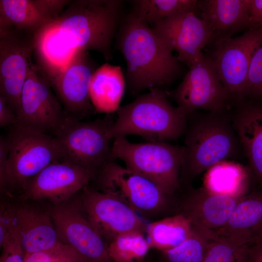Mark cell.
Masks as SVG:
<instances>
[{
    "mask_svg": "<svg viewBox=\"0 0 262 262\" xmlns=\"http://www.w3.org/2000/svg\"><path fill=\"white\" fill-rule=\"evenodd\" d=\"M143 262H145V261H143Z\"/></svg>",
    "mask_w": 262,
    "mask_h": 262,
    "instance_id": "38",
    "label": "cell"
},
{
    "mask_svg": "<svg viewBox=\"0 0 262 262\" xmlns=\"http://www.w3.org/2000/svg\"><path fill=\"white\" fill-rule=\"evenodd\" d=\"M262 98V45L256 51L249 66L243 100Z\"/></svg>",
    "mask_w": 262,
    "mask_h": 262,
    "instance_id": "32",
    "label": "cell"
},
{
    "mask_svg": "<svg viewBox=\"0 0 262 262\" xmlns=\"http://www.w3.org/2000/svg\"><path fill=\"white\" fill-rule=\"evenodd\" d=\"M96 69L88 51L78 50L61 71L52 77H47L67 115L80 119L95 109L90 99L89 90Z\"/></svg>",
    "mask_w": 262,
    "mask_h": 262,
    "instance_id": "16",
    "label": "cell"
},
{
    "mask_svg": "<svg viewBox=\"0 0 262 262\" xmlns=\"http://www.w3.org/2000/svg\"><path fill=\"white\" fill-rule=\"evenodd\" d=\"M245 195L219 193L205 186L191 188L179 202L176 214L185 216L195 229L213 236L226 225Z\"/></svg>",
    "mask_w": 262,
    "mask_h": 262,
    "instance_id": "17",
    "label": "cell"
},
{
    "mask_svg": "<svg viewBox=\"0 0 262 262\" xmlns=\"http://www.w3.org/2000/svg\"><path fill=\"white\" fill-rule=\"evenodd\" d=\"M17 116L6 100L0 96V126H13L16 123Z\"/></svg>",
    "mask_w": 262,
    "mask_h": 262,
    "instance_id": "36",
    "label": "cell"
},
{
    "mask_svg": "<svg viewBox=\"0 0 262 262\" xmlns=\"http://www.w3.org/2000/svg\"><path fill=\"white\" fill-rule=\"evenodd\" d=\"M262 45V23L214 46L209 57L234 104L243 100L250 63Z\"/></svg>",
    "mask_w": 262,
    "mask_h": 262,
    "instance_id": "10",
    "label": "cell"
},
{
    "mask_svg": "<svg viewBox=\"0 0 262 262\" xmlns=\"http://www.w3.org/2000/svg\"><path fill=\"white\" fill-rule=\"evenodd\" d=\"M220 163L208 171L205 187L215 192L231 195L247 193L249 174L233 163Z\"/></svg>",
    "mask_w": 262,
    "mask_h": 262,
    "instance_id": "26",
    "label": "cell"
},
{
    "mask_svg": "<svg viewBox=\"0 0 262 262\" xmlns=\"http://www.w3.org/2000/svg\"><path fill=\"white\" fill-rule=\"evenodd\" d=\"M238 262H262V241L245 244Z\"/></svg>",
    "mask_w": 262,
    "mask_h": 262,
    "instance_id": "35",
    "label": "cell"
},
{
    "mask_svg": "<svg viewBox=\"0 0 262 262\" xmlns=\"http://www.w3.org/2000/svg\"><path fill=\"white\" fill-rule=\"evenodd\" d=\"M26 262H86L71 246L60 242L44 251L25 255Z\"/></svg>",
    "mask_w": 262,
    "mask_h": 262,
    "instance_id": "31",
    "label": "cell"
},
{
    "mask_svg": "<svg viewBox=\"0 0 262 262\" xmlns=\"http://www.w3.org/2000/svg\"><path fill=\"white\" fill-rule=\"evenodd\" d=\"M13 218V203L1 201L0 208V246L10 235Z\"/></svg>",
    "mask_w": 262,
    "mask_h": 262,
    "instance_id": "34",
    "label": "cell"
},
{
    "mask_svg": "<svg viewBox=\"0 0 262 262\" xmlns=\"http://www.w3.org/2000/svg\"><path fill=\"white\" fill-rule=\"evenodd\" d=\"M67 4L66 0H0V32L33 34L58 16Z\"/></svg>",
    "mask_w": 262,
    "mask_h": 262,
    "instance_id": "20",
    "label": "cell"
},
{
    "mask_svg": "<svg viewBox=\"0 0 262 262\" xmlns=\"http://www.w3.org/2000/svg\"><path fill=\"white\" fill-rule=\"evenodd\" d=\"M12 127L7 137V171L0 180L1 194L9 196H19L28 181L49 164L61 161L54 137L16 123Z\"/></svg>",
    "mask_w": 262,
    "mask_h": 262,
    "instance_id": "5",
    "label": "cell"
},
{
    "mask_svg": "<svg viewBox=\"0 0 262 262\" xmlns=\"http://www.w3.org/2000/svg\"><path fill=\"white\" fill-rule=\"evenodd\" d=\"M197 0H136L132 1V11L148 25L182 12L197 13Z\"/></svg>",
    "mask_w": 262,
    "mask_h": 262,
    "instance_id": "27",
    "label": "cell"
},
{
    "mask_svg": "<svg viewBox=\"0 0 262 262\" xmlns=\"http://www.w3.org/2000/svg\"><path fill=\"white\" fill-rule=\"evenodd\" d=\"M145 233L132 231L121 234L108 244L112 262H143L150 249Z\"/></svg>",
    "mask_w": 262,
    "mask_h": 262,
    "instance_id": "28",
    "label": "cell"
},
{
    "mask_svg": "<svg viewBox=\"0 0 262 262\" xmlns=\"http://www.w3.org/2000/svg\"><path fill=\"white\" fill-rule=\"evenodd\" d=\"M194 231L190 222L177 213L148 224L147 239L150 248L163 251L179 246Z\"/></svg>",
    "mask_w": 262,
    "mask_h": 262,
    "instance_id": "25",
    "label": "cell"
},
{
    "mask_svg": "<svg viewBox=\"0 0 262 262\" xmlns=\"http://www.w3.org/2000/svg\"><path fill=\"white\" fill-rule=\"evenodd\" d=\"M213 234L243 244L262 241V191L243 196L226 225Z\"/></svg>",
    "mask_w": 262,
    "mask_h": 262,
    "instance_id": "23",
    "label": "cell"
},
{
    "mask_svg": "<svg viewBox=\"0 0 262 262\" xmlns=\"http://www.w3.org/2000/svg\"><path fill=\"white\" fill-rule=\"evenodd\" d=\"M51 87L45 73L32 62L20 96L16 124L46 133L56 131L67 115Z\"/></svg>",
    "mask_w": 262,
    "mask_h": 262,
    "instance_id": "12",
    "label": "cell"
},
{
    "mask_svg": "<svg viewBox=\"0 0 262 262\" xmlns=\"http://www.w3.org/2000/svg\"><path fill=\"white\" fill-rule=\"evenodd\" d=\"M251 27L262 23V0H247Z\"/></svg>",
    "mask_w": 262,
    "mask_h": 262,
    "instance_id": "37",
    "label": "cell"
},
{
    "mask_svg": "<svg viewBox=\"0 0 262 262\" xmlns=\"http://www.w3.org/2000/svg\"><path fill=\"white\" fill-rule=\"evenodd\" d=\"M21 32H0V96L16 115L33 50V41L22 37Z\"/></svg>",
    "mask_w": 262,
    "mask_h": 262,
    "instance_id": "18",
    "label": "cell"
},
{
    "mask_svg": "<svg viewBox=\"0 0 262 262\" xmlns=\"http://www.w3.org/2000/svg\"><path fill=\"white\" fill-rule=\"evenodd\" d=\"M189 68L182 81L170 95L187 115L198 110H229L233 101L221 82L213 62L203 55Z\"/></svg>",
    "mask_w": 262,
    "mask_h": 262,
    "instance_id": "9",
    "label": "cell"
},
{
    "mask_svg": "<svg viewBox=\"0 0 262 262\" xmlns=\"http://www.w3.org/2000/svg\"><path fill=\"white\" fill-rule=\"evenodd\" d=\"M183 147L165 141L134 143L126 137L114 139L110 159L122 161L127 168L150 180L166 193L174 195L180 188Z\"/></svg>",
    "mask_w": 262,
    "mask_h": 262,
    "instance_id": "6",
    "label": "cell"
},
{
    "mask_svg": "<svg viewBox=\"0 0 262 262\" xmlns=\"http://www.w3.org/2000/svg\"><path fill=\"white\" fill-rule=\"evenodd\" d=\"M245 245L229 237L214 235L203 262H238Z\"/></svg>",
    "mask_w": 262,
    "mask_h": 262,
    "instance_id": "30",
    "label": "cell"
},
{
    "mask_svg": "<svg viewBox=\"0 0 262 262\" xmlns=\"http://www.w3.org/2000/svg\"><path fill=\"white\" fill-rule=\"evenodd\" d=\"M0 248L2 250L0 262H26L17 233L13 228L8 239Z\"/></svg>",
    "mask_w": 262,
    "mask_h": 262,
    "instance_id": "33",
    "label": "cell"
},
{
    "mask_svg": "<svg viewBox=\"0 0 262 262\" xmlns=\"http://www.w3.org/2000/svg\"><path fill=\"white\" fill-rule=\"evenodd\" d=\"M122 9L121 0H71L58 16L33 34L39 67L51 78L78 50H96L111 59V43Z\"/></svg>",
    "mask_w": 262,
    "mask_h": 262,
    "instance_id": "1",
    "label": "cell"
},
{
    "mask_svg": "<svg viewBox=\"0 0 262 262\" xmlns=\"http://www.w3.org/2000/svg\"><path fill=\"white\" fill-rule=\"evenodd\" d=\"M96 171L65 161L53 163L25 185L18 197L23 200H67L93 180Z\"/></svg>",
    "mask_w": 262,
    "mask_h": 262,
    "instance_id": "14",
    "label": "cell"
},
{
    "mask_svg": "<svg viewBox=\"0 0 262 262\" xmlns=\"http://www.w3.org/2000/svg\"><path fill=\"white\" fill-rule=\"evenodd\" d=\"M110 114L89 122L67 115L54 133L61 161L95 171L110 160L112 145L109 130L114 121Z\"/></svg>",
    "mask_w": 262,
    "mask_h": 262,
    "instance_id": "8",
    "label": "cell"
},
{
    "mask_svg": "<svg viewBox=\"0 0 262 262\" xmlns=\"http://www.w3.org/2000/svg\"><path fill=\"white\" fill-rule=\"evenodd\" d=\"M168 96L160 87L152 88L120 106L109 130L110 137L135 135L147 142H156L176 139L184 134L187 116L170 103Z\"/></svg>",
    "mask_w": 262,
    "mask_h": 262,
    "instance_id": "4",
    "label": "cell"
},
{
    "mask_svg": "<svg viewBox=\"0 0 262 262\" xmlns=\"http://www.w3.org/2000/svg\"><path fill=\"white\" fill-rule=\"evenodd\" d=\"M80 194L84 213L107 245L124 233L132 231L146 233L148 224L145 220L117 198L88 185Z\"/></svg>",
    "mask_w": 262,
    "mask_h": 262,
    "instance_id": "13",
    "label": "cell"
},
{
    "mask_svg": "<svg viewBox=\"0 0 262 262\" xmlns=\"http://www.w3.org/2000/svg\"><path fill=\"white\" fill-rule=\"evenodd\" d=\"M116 42L126 62V78L132 94L169 84L182 74L177 57L132 12L123 19Z\"/></svg>",
    "mask_w": 262,
    "mask_h": 262,
    "instance_id": "2",
    "label": "cell"
},
{
    "mask_svg": "<svg viewBox=\"0 0 262 262\" xmlns=\"http://www.w3.org/2000/svg\"><path fill=\"white\" fill-rule=\"evenodd\" d=\"M24 201L13 203L12 226L24 255L49 250L61 242L48 209Z\"/></svg>",
    "mask_w": 262,
    "mask_h": 262,
    "instance_id": "19",
    "label": "cell"
},
{
    "mask_svg": "<svg viewBox=\"0 0 262 262\" xmlns=\"http://www.w3.org/2000/svg\"><path fill=\"white\" fill-rule=\"evenodd\" d=\"M125 85L120 66L106 63L97 68L92 75L89 90L90 99L95 109L107 114L116 112Z\"/></svg>",
    "mask_w": 262,
    "mask_h": 262,
    "instance_id": "24",
    "label": "cell"
},
{
    "mask_svg": "<svg viewBox=\"0 0 262 262\" xmlns=\"http://www.w3.org/2000/svg\"><path fill=\"white\" fill-rule=\"evenodd\" d=\"M213 236L195 229L194 233L179 246L160 251L162 262H203Z\"/></svg>",
    "mask_w": 262,
    "mask_h": 262,
    "instance_id": "29",
    "label": "cell"
},
{
    "mask_svg": "<svg viewBox=\"0 0 262 262\" xmlns=\"http://www.w3.org/2000/svg\"><path fill=\"white\" fill-rule=\"evenodd\" d=\"M234 129L247 159L249 176L262 189V106L247 100L230 110Z\"/></svg>",
    "mask_w": 262,
    "mask_h": 262,
    "instance_id": "21",
    "label": "cell"
},
{
    "mask_svg": "<svg viewBox=\"0 0 262 262\" xmlns=\"http://www.w3.org/2000/svg\"><path fill=\"white\" fill-rule=\"evenodd\" d=\"M153 32L178 60L190 67L212 43V33L206 23L194 12L176 14L152 26Z\"/></svg>",
    "mask_w": 262,
    "mask_h": 262,
    "instance_id": "15",
    "label": "cell"
},
{
    "mask_svg": "<svg viewBox=\"0 0 262 262\" xmlns=\"http://www.w3.org/2000/svg\"><path fill=\"white\" fill-rule=\"evenodd\" d=\"M230 110L221 112L196 111L187 116L180 188L191 189V184L201 173L240 156L242 148L233 126Z\"/></svg>",
    "mask_w": 262,
    "mask_h": 262,
    "instance_id": "3",
    "label": "cell"
},
{
    "mask_svg": "<svg viewBox=\"0 0 262 262\" xmlns=\"http://www.w3.org/2000/svg\"><path fill=\"white\" fill-rule=\"evenodd\" d=\"M47 209L62 242L72 246L86 262H112L108 245L87 218L79 195Z\"/></svg>",
    "mask_w": 262,
    "mask_h": 262,
    "instance_id": "11",
    "label": "cell"
},
{
    "mask_svg": "<svg viewBox=\"0 0 262 262\" xmlns=\"http://www.w3.org/2000/svg\"><path fill=\"white\" fill-rule=\"evenodd\" d=\"M197 9L212 33L213 47L251 27L247 0H200Z\"/></svg>",
    "mask_w": 262,
    "mask_h": 262,
    "instance_id": "22",
    "label": "cell"
},
{
    "mask_svg": "<svg viewBox=\"0 0 262 262\" xmlns=\"http://www.w3.org/2000/svg\"><path fill=\"white\" fill-rule=\"evenodd\" d=\"M93 180L97 190L117 198L142 216L154 217L177 209L174 195L166 193L150 180L114 160L105 162Z\"/></svg>",
    "mask_w": 262,
    "mask_h": 262,
    "instance_id": "7",
    "label": "cell"
}]
</instances>
